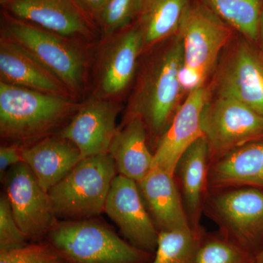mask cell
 I'll list each match as a JSON object with an SVG mask.
<instances>
[{
  "instance_id": "5bb4252c",
  "label": "cell",
  "mask_w": 263,
  "mask_h": 263,
  "mask_svg": "<svg viewBox=\"0 0 263 263\" xmlns=\"http://www.w3.org/2000/svg\"><path fill=\"white\" fill-rule=\"evenodd\" d=\"M208 96L207 89L203 86L189 93L157 142L154 152V167L175 174L178 162L185 151L203 136L201 114Z\"/></svg>"
},
{
  "instance_id": "7c38bea8",
  "label": "cell",
  "mask_w": 263,
  "mask_h": 263,
  "mask_svg": "<svg viewBox=\"0 0 263 263\" xmlns=\"http://www.w3.org/2000/svg\"><path fill=\"white\" fill-rule=\"evenodd\" d=\"M104 212L119 227L129 243L155 253L160 232L147 210L136 181L118 174L110 186Z\"/></svg>"
},
{
  "instance_id": "8fae6325",
  "label": "cell",
  "mask_w": 263,
  "mask_h": 263,
  "mask_svg": "<svg viewBox=\"0 0 263 263\" xmlns=\"http://www.w3.org/2000/svg\"><path fill=\"white\" fill-rule=\"evenodd\" d=\"M3 181L15 221L27 240L46 239L57 221L49 194L24 162L12 166L3 176Z\"/></svg>"
},
{
  "instance_id": "30bf717a",
  "label": "cell",
  "mask_w": 263,
  "mask_h": 263,
  "mask_svg": "<svg viewBox=\"0 0 263 263\" xmlns=\"http://www.w3.org/2000/svg\"><path fill=\"white\" fill-rule=\"evenodd\" d=\"M201 129L211 158L216 160L235 148L263 139V117L238 100L218 96L204 105Z\"/></svg>"
},
{
  "instance_id": "9a60e30c",
  "label": "cell",
  "mask_w": 263,
  "mask_h": 263,
  "mask_svg": "<svg viewBox=\"0 0 263 263\" xmlns=\"http://www.w3.org/2000/svg\"><path fill=\"white\" fill-rule=\"evenodd\" d=\"M218 96L245 104L263 117V62L247 43H238L217 79Z\"/></svg>"
},
{
  "instance_id": "4fadbf2b",
  "label": "cell",
  "mask_w": 263,
  "mask_h": 263,
  "mask_svg": "<svg viewBox=\"0 0 263 263\" xmlns=\"http://www.w3.org/2000/svg\"><path fill=\"white\" fill-rule=\"evenodd\" d=\"M121 110L120 101L90 95L59 134L76 145L84 158L108 153Z\"/></svg>"
},
{
  "instance_id": "4316f807",
  "label": "cell",
  "mask_w": 263,
  "mask_h": 263,
  "mask_svg": "<svg viewBox=\"0 0 263 263\" xmlns=\"http://www.w3.org/2000/svg\"><path fill=\"white\" fill-rule=\"evenodd\" d=\"M0 263H66L46 240L0 252Z\"/></svg>"
},
{
  "instance_id": "f546056e",
  "label": "cell",
  "mask_w": 263,
  "mask_h": 263,
  "mask_svg": "<svg viewBox=\"0 0 263 263\" xmlns=\"http://www.w3.org/2000/svg\"><path fill=\"white\" fill-rule=\"evenodd\" d=\"M79 1L85 9L87 10L90 14L92 15L93 18L96 20L97 16L102 8H103L107 0H79Z\"/></svg>"
},
{
  "instance_id": "8992f818",
  "label": "cell",
  "mask_w": 263,
  "mask_h": 263,
  "mask_svg": "<svg viewBox=\"0 0 263 263\" xmlns=\"http://www.w3.org/2000/svg\"><path fill=\"white\" fill-rule=\"evenodd\" d=\"M176 34L182 45L180 83L182 89L190 92L203 86L219 53L229 41L231 31L206 5L190 2Z\"/></svg>"
},
{
  "instance_id": "44dd1931",
  "label": "cell",
  "mask_w": 263,
  "mask_h": 263,
  "mask_svg": "<svg viewBox=\"0 0 263 263\" xmlns=\"http://www.w3.org/2000/svg\"><path fill=\"white\" fill-rule=\"evenodd\" d=\"M110 144L108 153L115 162L118 174L141 181L154 167V153L147 143L146 124L138 116L127 115Z\"/></svg>"
},
{
  "instance_id": "277c9868",
  "label": "cell",
  "mask_w": 263,
  "mask_h": 263,
  "mask_svg": "<svg viewBox=\"0 0 263 263\" xmlns=\"http://www.w3.org/2000/svg\"><path fill=\"white\" fill-rule=\"evenodd\" d=\"M45 240L66 263H151L155 257L95 218L57 220Z\"/></svg>"
},
{
  "instance_id": "83f0119b",
  "label": "cell",
  "mask_w": 263,
  "mask_h": 263,
  "mask_svg": "<svg viewBox=\"0 0 263 263\" xmlns=\"http://www.w3.org/2000/svg\"><path fill=\"white\" fill-rule=\"evenodd\" d=\"M27 238L19 228L5 194L0 199V252L27 245Z\"/></svg>"
},
{
  "instance_id": "d4e9b609",
  "label": "cell",
  "mask_w": 263,
  "mask_h": 263,
  "mask_svg": "<svg viewBox=\"0 0 263 263\" xmlns=\"http://www.w3.org/2000/svg\"><path fill=\"white\" fill-rule=\"evenodd\" d=\"M146 0H107L96 18L100 39L131 25L138 18Z\"/></svg>"
},
{
  "instance_id": "6da1fadb",
  "label": "cell",
  "mask_w": 263,
  "mask_h": 263,
  "mask_svg": "<svg viewBox=\"0 0 263 263\" xmlns=\"http://www.w3.org/2000/svg\"><path fill=\"white\" fill-rule=\"evenodd\" d=\"M1 35L18 44L56 76L76 99L85 94L94 61L92 46L5 14Z\"/></svg>"
},
{
  "instance_id": "d6986e66",
  "label": "cell",
  "mask_w": 263,
  "mask_h": 263,
  "mask_svg": "<svg viewBox=\"0 0 263 263\" xmlns=\"http://www.w3.org/2000/svg\"><path fill=\"white\" fill-rule=\"evenodd\" d=\"M210 148L205 136L194 142L176 166L179 192L189 222L193 230H200V219L209 192Z\"/></svg>"
},
{
  "instance_id": "5b68a950",
  "label": "cell",
  "mask_w": 263,
  "mask_h": 263,
  "mask_svg": "<svg viewBox=\"0 0 263 263\" xmlns=\"http://www.w3.org/2000/svg\"><path fill=\"white\" fill-rule=\"evenodd\" d=\"M117 174L110 154L85 157L48 192L56 217L83 220L100 215Z\"/></svg>"
},
{
  "instance_id": "3957f363",
  "label": "cell",
  "mask_w": 263,
  "mask_h": 263,
  "mask_svg": "<svg viewBox=\"0 0 263 263\" xmlns=\"http://www.w3.org/2000/svg\"><path fill=\"white\" fill-rule=\"evenodd\" d=\"M80 105L70 97L0 82V134L12 141L41 139L70 120Z\"/></svg>"
},
{
  "instance_id": "7a4b0ae2",
  "label": "cell",
  "mask_w": 263,
  "mask_h": 263,
  "mask_svg": "<svg viewBox=\"0 0 263 263\" xmlns=\"http://www.w3.org/2000/svg\"><path fill=\"white\" fill-rule=\"evenodd\" d=\"M182 65V45L176 34L147 62L129 101L127 115L141 117L148 133L159 139L179 108Z\"/></svg>"
},
{
  "instance_id": "ba28073f",
  "label": "cell",
  "mask_w": 263,
  "mask_h": 263,
  "mask_svg": "<svg viewBox=\"0 0 263 263\" xmlns=\"http://www.w3.org/2000/svg\"><path fill=\"white\" fill-rule=\"evenodd\" d=\"M144 48V38L138 24L100 39L93 61L91 96L120 101L119 98L133 82Z\"/></svg>"
},
{
  "instance_id": "603a6c76",
  "label": "cell",
  "mask_w": 263,
  "mask_h": 263,
  "mask_svg": "<svg viewBox=\"0 0 263 263\" xmlns=\"http://www.w3.org/2000/svg\"><path fill=\"white\" fill-rule=\"evenodd\" d=\"M202 3L248 39H259L262 0H202Z\"/></svg>"
},
{
  "instance_id": "ac0fdd59",
  "label": "cell",
  "mask_w": 263,
  "mask_h": 263,
  "mask_svg": "<svg viewBox=\"0 0 263 263\" xmlns=\"http://www.w3.org/2000/svg\"><path fill=\"white\" fill-rule=\"evenodd\" d=\"M22 158L48 193L84 157L76 145L58 133L23 147Z\"/></svg>"
},
{
  "instance_id": "e0dca14e",
  "label": "cell",
  "mask_w": 263,
  "mask_h": 263,
  "mask_svg": "<svg viewBox=\"0 0 263 263\" xmlns=\"http://www.w3.org/2000/svg\"><path fill=\"white\" fill-rule=\"evenodd\" d=\"M0 82L76 99L32 55L3 35L0 38Z\"/></svg>"
},
{
  "instance_id": "2e32d148",
  "label": "cell",
  "mask_w": 263,
  "mask_h": 263,
  "mask_svg": "<svg viewBox=\"0 0 263 263\" xmlns=\"http://www.w3.org/2000/svg\"><path fill=\"white\" fill-rule=\"evenodd\" d=\"M137 183L159 232L192 228L174 175L154 167Z\"/></svg>"
},
{
  "instance_id": "ffe728a7",
  "label": "cell",
  "mask_w": 263,
  "mask_h": 263,
  "mask_svg": "<svg viewBox=\"0 0 263 263\" xmlns=\"http://www.w3.org/2000/svg\"><path fill=\"white\" fill-rule=\"evenodd\" d=\"M208 185L212 191L243 186L263 190V143H249L214 160Z\"/></svg>"
},
{
  "instance_id": "f1b7e54d",
  "label": "cell",
  "mask_w": 263,
  "mask_h": 263,
  "mask_svg": "<svg viewBox=\"0 0 263 263\" xmlns=\"http://www.w3.org/2000/svg\"><path fill=\"white\" fill-rule=\"evenodd\" d=\"M23 162L22 148L17 145L2 146L0 148V173L1 178L6 174L7 169L15 164Z\"/></svg>"
},
{
  "instance_id": "484cf974",
  "label": "cell",
  "mask_w": 263,
  "mask_h": 263,
  "mask_svg": "<svg viewBox=\"0 0 263 263\" xmlns=\"http://www.w3.org/2000/svg\"><path fill=\"white\" fill-rule=\"evenodd\" d=\"M196 263H255V256L220 233L204 234L197 252Z\"/></svg>"
},
{
  "instance_id": "cb8c5ba5",
  "label": "cell",
  "mask_w": 263,
  "mask_h": 263,
  "mask_svg": "<svg viewBox=\"0 0 263 263\" xmlns=\"http://www.w3.org/2000/svg\"><path fill=\"white\" fill-rule=\"evenodd\" d=\"M205 233L201 229L160 231L151 263H196L197 252Z\"/></svg>"
},
{
  "instance_id": "9c48e42d",
  "label": "cell",
  "mask_w": 263,
  "mask_h": 263,
  "mask_svg": "<svg viewBox=\"0 0 263 263\" xmlns=\"http://www.w3.org/2000/svg\"><path fill=\"white\" fill-rule=\"evenodd\" d=\"M6 14L73 41L96 46L98 24L79 0H0Z\"/></svg>"
},
{
  "instance_id": "7402d4cb",
  "label": "cell",
  "mask_w": 263,
  "mask_h": 263,
  "mask_svg": "<svg viewBox=\"0 0 263 263\" xmlns=\"http://www.w3.org/2000/svg\"><path fill=\"white\" fill-rule=\"evenodd\" d=\"M190 0H146L138 17L145 49L176 34Z\"/></svg>"
},
{
  "instance_id": "52a82bcc",
  "label": "cell",
  "mask_w": 263,
  "mask_h": 263,
  "mask_svg": "<svg viewBox=\"0 0 263 263\" xmlns=\"http://www.w3.org/2000/svg\"><path fill=\"white\" fill-rule=\"evenodd\" d=\"M212 192L203 211L221 235L255 256L263 248V190L243 186Z\"/></svg>"
},
{
  "instance_id": "1f68e13d",
  "label": "cell",
  "mask_w": 263,
  "mask_h": 263,
  "mask_svg": "<svg viewBox=\"0 0 263 263\" xmlns=\"http://www.w3.org/2000/svg\"><path fill=\"white\" fill-rule=\"evenodd\" d=\"M255 263H263V248L255 255Z\"/></svg>"
},
{
  "instance_id": "4dcf8cb0",
  "label": "cell",
  "mask_w": 263,
  "mask_h": 263,
  "mask_svg": "<svg viewBox=\"0 0 263 263\" xmlns=\"http://www.w3.org/2000/svg\"><path fill=\"white\" fill-rule=\"evenodd\" d=\"M259 37L262 41L263 46V10L262 14H261L260 22H259Z\"/></svg>"
}]
</instances>
